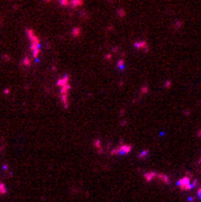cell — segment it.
<instances>
[{"label": "cell", "mask_w": 201, "mask_h": 202, "mask_svg": "<svg viewBox=\"0 0 201 202\" xmlns=\"http://www.w3.org/2000/svg\"><path fill=\"white\" fill-rule=\"evenodd\" d=\"M26 34H28L29 38V42H30V52L34 57V60L37 61L38 56H39V50H41V42H39V38L34 34V32L31 29H26Z\"/></svg>", "instance_id": "6da1fadb"}, {"label": "cell", "mask_w": 201, "mask_h": 202, "mask_svg": "<svg viewBox=\"0 0 201 202\" xmlns=\"http://www.w3.org/2000/svg\"><path fill=\"white\" fill-rule=\"evenodd\" d=\"M58 85L60 86V98H62V102H63V106L65 108L68 107V93H69V76L68 74H65L63 78L58 80Z\"/></svg>", "instance_id": "7a4b0ae2"}, {"label": "cell", "mask_w": 201, "mask_h": 202, "mask_svg": "<svg viewBox=\"0 0 201 202\" xmlns=\"http://www.w3.org/2000/svg\"><path fill=\"white\" fill-rule=\"evenodd\" d=\"M178 185L183 191H191V189H193V187L197 185V181L196 180H191L188 177H183V179H180L178 181Z\"/></svg>", "instance_id": "3957f363"}, {"label": "cell", "mask_w": 201, "mask_h": 202, "mask_svg": "<svg viewBox=\"0 0 201 202\" xmlns=\"http://www.w3.org/2000/svg\"><path fill=\"white\" fill-rule=\"evenodd\" d=\"M131 150H132V146L124 143V145H122V146H118V147H115L112 151H111V154H112V155H118V154H120V155H124V154L129 153Z\"/></svg>", "instance_id": "277c9868"}, {"label": "cell", "mask_w": 201, "mask_h": 202, "mask_svg": "<svg viewBox=\"0 0 201 202\" xmlns=\"http://www.w3.org/2000/svg\"><path fill=\"white\" fill-rule=\"evenodd\" d=\"M135 47H136L137 50H142L144 52H148V51H149V46H148V43L145 42V40H141V42H136V43H135Z\"/></svg>", "instance_id": "5b68a950"}, {"label": "cell", "mask_w": 201, "mask_h": 202, "mask_svg": "<svg viewBox=\"0 0 201 202\" xmlns=\"http://www.w3.org/2000/svg\"><path fill=\"white\" fill-rule=\"evenodd\" d=\"M82 4H84V0H71V8L74 11L82 7Z\"/></svg>", "instance_id": "8992f818"}, {"label": "cell", "mask_w": 201, "mask_h": 202, "mask_svg": "<svg viewBox=\"0 0 201 202\" xmlns=\"http://www.w3.org/2000/svg\"><path fill=\"white\" fill-rule=\"evenodd\" d=\"M157 177V172H148V174H144V179L145 181H152L153 179Z\"/></svg>", "instance_id": "52a82bcc"}, {"label": "cell", "mask_w": 201, "mask_h": 202, "mask_svg": "<svg viewBox=\"0 0 201 202\" xmlns=\"http://www.w3.org/2000/svg\"><path fill=\"white\" fill-rule=\"evenodd\" d=\"M157 177L161 180H163V182H166V184H170V177L167 176V175L164 174H157Z\"/></svg>", "instance_id": "ba28073f"}, {"label": "cell", "mask_w": 201, "mask_h": 202, "mask_svg": "<svg viewBox=\"0 0 201 202\" xmlns=\"http://www.w3.org/2000/svg\"><path fill=\"white\" fill-rule=\"evenodd\" d=\"M80 34H81V29H80L79 26H74V28L72 29V37L77 38V37H80Z\"/></svg>", "instance_id": "9c48e42d"}, {"label": "cell", "mask_w": 201, "mask_h": 202, "mask_svg": "<svg viewBox=\"0 0 201 202\" xmlns=\"http://www.w3.org/2000/svg\"><path fill=\"white\" fill-rule=\"evenodd\" d=\"M116 14H118V17L119 18H123V17H125V11L124 9H118Z\"/></svg>", "instance_id": "30bf717a"}, {"label": "cell", "mask_w": 201, "mask_h": 202, "mask_svg": "<svg viewBox=\"0 0 201 202\" xmlns=\"http://www.w3.org/2000/svg\"><path fill=\"white\" fill-rule=\"evenodd\" d=\"M22 65H25V67H29V65H30V59H29L28 56L24 57V60H22Z\"/></svg>", "instance_id": "8fae6325"}, {"label": "cell", "mask_w": 201, "mask_h": 202, "mask_svg": "<svg viewBox=\"0 0 201 202\" xmlns=\"http://www.w3.org/2000/svg\"><path fill=\"white\" fill-rule=\"evenodd\" d=\"M118 68H119V69L124 68V60H123V59H120L119 61H118Z\"/></svg>", "instance_id": "7c38bea8"}, {"label": "cell", "mask_w": 201, "mask_h": 202, "mask_svg": "<svg viewBox=\"0 0 201 202\" xmlns=\"http://www.w3.org/2000/svg\"><path fill=\"white\" fill-rule=\"evenodd\" d=\"M80 16H81V18H82V20H88V14H86V12H84V11H82V12H80Z\"/></svg>", "instance_id": "4fadbf2b"}, {"label": "cell", "mask_w": 201, "mask_h": 202, "mask_svg": "<svg viewBox=\"0 0 201 202\" xmlns=\"http://www.w3.org/2000/svg\"><path fill=\"white\" fill-rule=\"evenodd\" d=\"M183 26V22L181 21H178V22H175V25H174V29H179Z\"/></svg>", "instance_id": "5bb4252c"}, {"label": "cell", "mask_w": 201, "mask_h": 202, "mask_svg": "<svg viewBox=\"0 0 201 202\" xmlns=\"http://www.w3.org/2000/svg\"><path fill=\"white\" fill-rule=\"evenodd\" d=\"M148 153H149V151H148V150H145V151H144V153H142V154H140V158H144V157H146V155H148Z\"/></svg>", "instance_id": "9a60e30c"}, {"label": "cell", "mask_w": 201, "mask_h": 202, "mask_svg": "<svg viewBox=\"0 0 201 202\" xmlns=\"http://www.w3.org/2000/svg\"><path fill=\"white\" fill-rule=\"evenodd\" d=\"M170 86H171V82H170V81H167V82L164 83V88H166V89H169Z\"/></svg>", "instance_id": "2e32d148"}, {"label": "cell", "mask_w": 201, "mask_h": 202, "mask_svg": "<svg viewBox=\"0 0 201 202\" xmlns=\"http://www.w3.org/2000/svg\"><path fill=\"white\" fill-rule=\"evenodd\" d=\"M197 194H198V197H200V198H201V187L197 189Z\"/></svg>", "instance_id": "e0dca14e"}, {"label": "cell", "mask_w": 201, "mask_h": 202, "mask_svg": "<svg viewBox=\"0 0 201 202\" xmlns=\"http://www.w3.org/2000/svg\"><path fill=\"white\" fill-rule=\"evenodd\" d=\"M43 1H45V3H50V1H51V0H43Z\"/></svg>", "instance_id": "ac0fdd59"}, {"label": "cell", "mask_w": 201, "mask_h": 202, "mask_svg": "<svg viewBox=\"0 0 201 202\" xmlns=\"http://www.w3.org/2000/svg\"><path fill=\"white\" fill-rule=\"evenodd\" d=\"M200 159H201V158H200Z\"/></svg>", "instance_id": "d6986e66"}]
</instances>
